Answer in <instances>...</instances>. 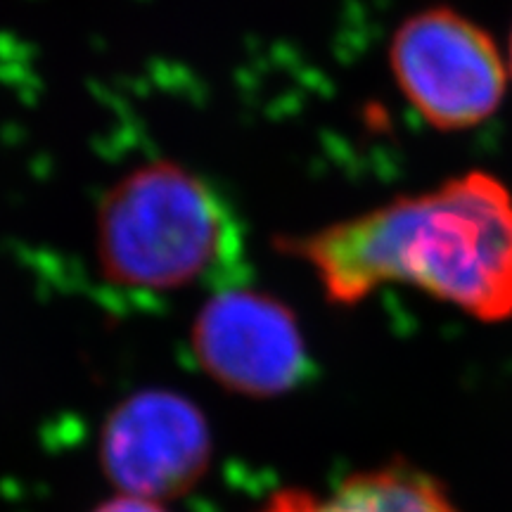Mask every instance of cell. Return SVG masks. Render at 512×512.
<instances>
[{"mask_svg": "<svg viewBox=\"0 0 512 512\" xmlns=\"http://www.w3.org/2000/svg\"><path fill=\"white\" fill-rule=\"evenodd\" d=\"M275 247L311 266L330 304L356 306L401 283L482 323L512 318V195L484 171Z\"/></svg>", "mask_w": 512, "mask_h": 512, "instance_id": "6da1fadb", "label": "cell"}, {"mask_svg": "<svg viewBox=\"0 0 512 512\" xmlns=\"http://www.w3.org/2000/svg\"><path fill=\"white\" fill-rule=\"evenodd\" d=\"M95 254L107 283L176 292L240 266L242 226L207 178L155 159L105 192L95 219Z\"/></svg>", "mask_w": 512, "mask_h": 512, "instance_id": "7a4b0ae2", "label": "cell"}, {"mask_svg": "<svg viewBox=\"0 0 512 512\" xmlns=\"http://www.w3.org/2000/svg\"><path fill=\"white\" fill-rule=\"evenodd\" d=\"M401 93L427 124L465 131L498 110L505 67L494 38L451 8L415 12L389 48Z\"/></svg>", "mask_w": 512, "mask_h": 512, "instance_id": "3957f363", "label": "cell"}, {"mask_svg": "<svg viewBox=\"0 0 512 512\" xmlns=\"http://www.w3.org/2000/svg\"><path fill=\"white\" fill-rule=\"evenodd\" d=\"M190 349L211 380L249 399L292 392L311 366L294 311L254 287L216 292L192 320Z\"/></svg>", "mask_w": 512, "mask_h": 512, "instance_id": "277c9868", "label": "cell"}, {"mask_svg": "<svg viewBox=\"0 0 512 512\" xmlns=\"http://www.w3.org/2000/svg\"><path fill=\"white\" fill-rule=\"evenodd\" d=\"M207 415L174 389H140L112 408L100 432V467L121 494L169 501L202 482L211 463Z\"/></svg>", "mask_w": 512, "mask_h": 512, "instance_id": "5b68a950", "label": "cell"}, {"mask_svg": "<svg viewBox=\"0 0 512 512\" xmlns=\"http://www.w3.org/2000/svg\"><path fill=\"white\" fill-rule=\"evenodd\" d=\"M259 512H458V508L437 479L394 460L347 477L330 496L283 489L268 498Z\"/></svg>", "mask_w": 512, "mask_h": 512, "instance_id": "8992f818", "label": "cell"}, {"mask_svg": "<svg viewBox=\"0 0 512 512\" xmlns=\"http://www.w3.org/2000/svg\"><path fill=\"white\" fill-rule=\"evenodd\" d=\"M93 512H166L157 501H147V498L136 496H119L110 501L100 503Z\"/></svg>", "mask_w": 512, "mask_h": 512, "instance_id": "52a82bcc", "label": "cell"}, {"mask_svg": "<svg viewBox=\"0 0 512 512\" xmlns=\"http://www.w3.org/2000/svg\"><path fill=\"white\" fill-rule=\"evenodd\" d=\"M510 67H512V38H510Z\"/></svg>", "mask_w": 512, "mask_h": 512, "instance_id": "ba28073f", "label": "cell"}]
</instances>
